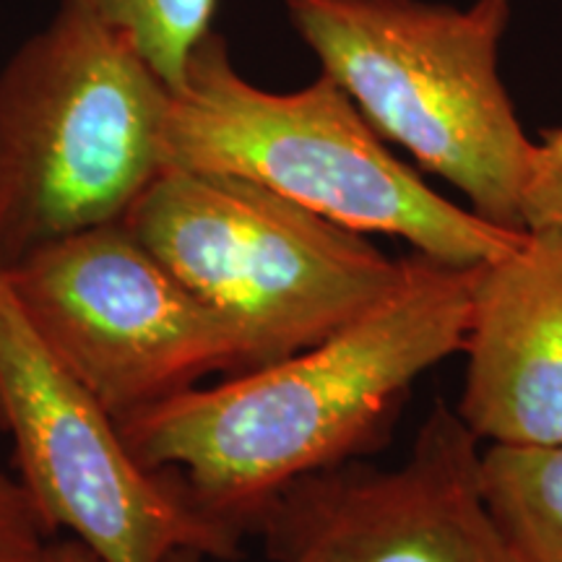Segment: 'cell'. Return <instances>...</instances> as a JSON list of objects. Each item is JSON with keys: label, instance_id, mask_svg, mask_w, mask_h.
I'll return each mask as SVG.
<instances>
[{"label": "cell", "instance_id": "9c48e42d", "mask_svg": "<svg viewBox=\"0 0 562 562\" xmlns=\"http://www.w3.org/2000/svg\"><path fill=\"white\" fill-rule=\"evenodd\" d=\"M463 425L480 442H562V227H529L474 266Z\"/></svg>", "mask_w": 562, "mask_h": 562}, {"label": "cell", "instance_id": "30bf717a", "mask_svg": "<svg viewBox=\"0 0 562 562\" xmlns=\"http://www.w3.org/2000/svg\"><path fill=\"white\" fill-rule=\"evenodd\" d=\"M484 503L526 562H562V442L480 453Z\"/></svg>", "mask_w": 562, "mask_h": 562}, {"label": "cell", "instance_id": "3957f363", "mask_svg": "<svg viewBox=\"0 0 562 562\" xmlns=\"http://www.w3.org/2000/svg\"><path fill=\"white\" fill-rule=\"evenodd\" d=\"M167 108L136 42L60 0L0 70V263L123 222L165 172Z\"/></svg>", "mask_w": 562, "mask_h": 562}, {"label": "cell", "instance_id": "7a4b0ae2", "mask_svg": "<svg viewBox=\"0 0 562 562\" xmlns=\"http://www.w3.org/2000/svg\"><path fill=\"white\" fill-rule=\"evenodd\" d=\"M167 167L250 180L341 227L398 237L451 266L490 261L524 232L482 220L427 186L326 74L297 91L250 83L214 30L170 89Z\"/></svg>", "mask_w": 562, "mask_h": 562}, {"label": "cell", "instance_id": "4fadbf2b", "mask_svg": "<svg viewBox=\"0 0 562 562\" xmlns=\"http://www.w3.org/2000/svg\"><path fill=\"white\" fill-rule=\"evenodd\" d=\"M53 533L24 484L0 472V562H40Z\"/></svg>", "mask_w": 562, "mask_h": 562}, {"label": "cell", "instance_id": "52a82bcc", "mask_svg": "<svg viewBox=\"0 0 562 562\" xmlns=\"http://www.w3.org/2000/svg\"><path fill=\"white\" fill-rule=\"evenodd\" d=\"M55 355L115 422L250 370L232 323L188 290L125 222L60 237L5 266Z\"/></svg>", "mask_w": 562, "mask_h": 562}, {"label": "cell", "instance_id": "277c9868", "mask_svg": "<svg viewBox=\"0 0 562 562\" xmlns=\"http://www.w3.org/2000/svg\"><path fill=\"white\" fill-rule=\"evenodd\" d=\"M292 26L389 144L482 220L521 227L533 151L501 76L510 0H286Z\"/></svg>", "mask_w": 562, "mask_h": 562}, {"label": "cell", "instance_id": "6da1fadb", "mask_svg": "<svg viewBox=\"0 0 562 562\" xmlns=\"http://www.w3.org/2000/svg\"><path fill=\"white\" fill-rule=\"evenodd\" d=\"M474 266L409 252L391 294L284 360L195 385L117 422L133 459L175 472L195 503L252 533L294 482L389 440L417 378L461 355Z\"/></svg>", "mask_w": 562, "mask_h": 562}, {"label": "cell", "instance_id": "8fae6325", "mask_svg": "<svg viewBox=\"0 0 562 562\" xmlns=\"http://www.w3.org/2000/svg\"><path fill=\"white\" fill-rule=\"evenodd\" d=\"M136 42L170 89L193 47L211 32L216 0H70Z\"/></svg>", "mask_w": 562, "mask_h": 562}, {"label": "cell", "instance_id": "7c38bea8", "mask_svg": "<svg viewBox=\"0 0 562 562\" xmlns=\"http://www.w3.org/2000/svg\"><path fill=\"white\" fill-rule=\"evenodd\" d=\"M521 227H562V125L533 140L521 193Z\"/></svg>", "mask_w": 562, "mask_h": 562}, {"label": "cell", "instance_id": "8992f818", "mask_svg": "<svg viewBox=\"0 0 562 562\" xmlns=\"http://www.w3.org/2000/svg\"><path fill=\"white\" fill-rule=\"evenodd\" d=\"M0 430L19 482L53 531L66 529L102 562H167L175 552L237 560L243 533L216 521L175 472H151L117 422L55 355L0 263Z\"/></svg>", "mask_w": 562, "mask_h": 562}, {"label": "cell", "instance_id": "5bb4252c", "mask_svg": "<svg viewBox=\"0 0 562 562\" xmlns=\"http://www.w3.org/2000/svg\"><path fill=\"white\" fill-rule=\"evenodd\" d=\"M40 562H102V558L94 550H89L87 544L79 542L76 537H70L63 539V542L47 544V550L42 554Z\"/></svg>", "mask_w": 562, "mask_h": 562}, {"label": "cell", "instance_id": "5b68a950", "mask_svg": "<svg viewBox=\"0 0 562 562\" xmlns=\"http://www.w3.org/2000/svg\"><path fill=\"white\" fill-rule=\"evenodd\" d=\"M123 222L243 334L250 368L336 334L404 277L362 232L232 175L167 167Z\"/></svg>", "mask_w": 562, "mask_h": 562}, {"label": "cell", "instance_id": "ba28073f", "mask_svg": "<svg viewBox=\"0 0 562 562\" xmlns=\"http://www.w3.org/2000/svg\"><path fill=\"white\" fill-rule=\"evenodd\" d=\"M480 453L438 398L396 469L357 459L305 476L252 533L273 562H526L484 503Z\"/></svg>", "mask_w": 562, "mask_h": 562}, {"label": "cell", "instance_id": "9a60e30c", "mask_svg": "<svg viewBox=\"0 0 562 562\" xmlns=\"http://www.w3.org/2000/svg\"><path fill=\"white\" fill-rule=\"evenodd\" d=\"M206 558H203V554H199V552H193V550H180V552H175L170 560L167 562H203Z\"/></svg>", "mask_w": 562, "mask_h": 562}]
</instances>
